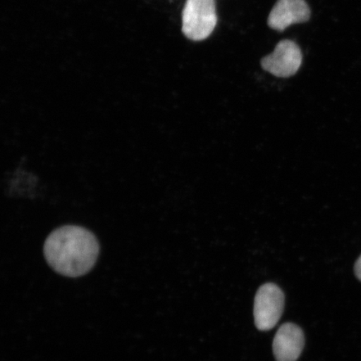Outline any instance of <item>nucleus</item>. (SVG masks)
Here are the masks:
<instances>
[{"mask_svg": "<svg viewBox=\"0 0 361 361\" xmlns=\"http://www.w3.org/2000/svg\"><path fill=\"white\" fill-rule=\"evenodd\" d=\"M96 236L78 226H64L49 234L44 243L47 263L58 274L76 278L89 272L98 259Z\"/></svg>", "mask_w": 361, "mask_h": 361, "instance_id": "1", "label": "nucleus"}, {"mask_svg": "<svg viewBox=\"0 0 361 361\" xmlns=\"http://www.w3.org/2000/svg\"><path fill=\"white\" fill-rule=\"evenodd\" d=\"M218 22L215 0H187L183 11V33L194 42L209 38Z\"/></svg>", "mask_w": 361, "mask_h": 361, "instance_id": "2", "label": "nucleus"}, {"mask_svg": "<svg viewBox=\"0 0 361 361\" xmlns=\"http://www.w3.org/2000/svg\"><path fill=\"white\" fill-rule=\"evenodd\" d=\"M284 307V295L276 284L265 283L259 288L255 300V322L261 331H267L276 326Z\"/></svg>", "mask_w": 361, "mask_h": 361, "instance_id": "3", "label": "nucleus"}, {"mask_svg": "<svg viewBox=\"0 0 361 361\" xmlns=\"http://www.w3.org/2000/svg\"><path fill=\"white\" fill-rule=\"evenodd\" d=\"M301 64L302 53L299 45L288 39L281 40L274 52L261 61V66L264 71L281 78L295 75Z\"/></svg>", "mask_w": 361, "mask_h": 361, "instance_id": "4", "label": "nucleus"}, {"mask_svg": "<svg viewBox=\"0 0 361 361\" xmlns=\"http://www.w3.org/2000/svg\"><path fill=\"white\" fill-rule=\"evenodd\" d=\"M310 19V7L305 0H278L269 13L268 25L271 29L283 31Z\"/></svg>", "mask_w": 361, "mask_h": 361, "instance_id": "5", "label": "nucleus"}, {"mask_svg": "<svg viewBox=\"0 0 361 361\" xmlns=\"http://www.w3.org/2000/svg\"><path fill=\"white\" fill-rule=\"evenodd\" d=\"M304 346L303 331L295 324H284L279 329L274 338V357L277 361H296Z\"/></svg>", "mask_w": 361, "mask_h": 361, "instance_id": "6", "label": "nucleus"}, {"mask_svg": "<svg viewBox=\"0 0 361 361\" xmlns=\"http://www.w3.org/2000/svg\"><path fill=\"white\" fill-rule=\"evenodd\" d=\"M355 274L359 281H361V255L355 264Z\"/></svg>", "mask_w": 361, "mask_h": 361, "instance_id": "7", "label": "nucleus"}]
</instances>
